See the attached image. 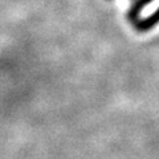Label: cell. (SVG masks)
<instances>
[{"label":"cell","instance_id":"obj_1","mask_svg":"<svg viewBox=\"0 0 159 159\" xmlns=\"http://www.w3.org/2000/svg\"><path fill=\"white\" fill-rule=\"evenodd\" d=\"M157 25H159V7L148 16L138 19L133 24V28L137 33H146L148 31H151L152 28H155Z\"/></svg>","mask_w":159,"mask_h":159},{"label":"cell","instance_id":"obj_2","mask_svg":"<svg viewBox=\"0 0 159 159\" xmlns=\"http://www.w3.org/2000/svg\"><path fill=\"white\" fill-rule=\"evenodd\" d=\"M154 0H133V3L130 4V7L127 8L125 13V19L127 20V23H130L133 25L138 19H141V13L145 9V7H147Z\"/></svg>","mask_w":159,"mask_h":159}]
</instances>
